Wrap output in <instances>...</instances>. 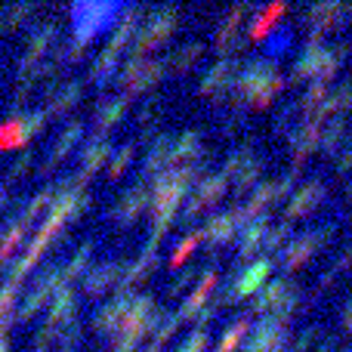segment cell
Instances as JSON below:
<instances>
[{
	"mask_svg": "<svg viewBox=\"0 0 352 352\" xmlns=\"http://www.w3.org/2000/svg\"><path fill=\"white\" fill-rule=\"evenodd\" d=\"M176 22H179V10H176V6H155L152 16H148V22L142 25V31H136L133 34V47H130L133 53L130 56L140 59L146 50L158 47V43L176 28Z\"/></svg>",
	"mask_w": 352,
	"mask_h": 352,
	"instance_id": "cell-1",
	"label": "cell"
},
{
	"mask_svg": "<svg viewBox=\"0 0 352 352\" xmlns=\"http://www.w3.org/2000/svg\"><path fill=\"white\" fill-rule=\"evenodd\" d=\"M124 12L121 3H90V0H78L72 6V19H74V37L80 41H93L99 28L111 22V19Z\"/></svg>",
	"mask_w": 352,
	"mask_h": 352,
	"instance_id": "cell-2",
	"label": "cell"
},
{
	"mask_svg": "<svg viewBox=\"0 0 352 352\" xmlns=\"http://www.w3.org/2000/svg\"><path fill=\"white\" fill-rule=\"evenodd\" d=\"M167 62L164 59H136V56H130L127 62H124L121 68V84H124V93H130L133 96L136 90H146V87H152L155 80L161 78V72H164Z\"/></svg>",
	"mask_w": 352,
	"mask_h": 352,
	"instance_id": "cell-3",
	"label": "cell"
},
{
	"mask_svg": "<svg viewBox=\"0 0 352 352\" xmlns=\"http://www.w3.org/2000/svg\"><path fill=\"white\" fill-rule=\"evenodd\" d=\"M278 74V68L272 65L269 59H254V62H248L244 65V72L235 78V93L241 99H254L256 93L263 90V87L269 84V80Z\"/></svg>",
	"mask_w": 352,
	"mask_h": 352,
	"instance_id": "cell-4",
	"label": "cell"
},
{
	"mask_svg": "<svg viewBox=\"0 0 352 352\" xmlns=\"http://www.w3.org/2000/svg\"><path fill=\"white\" fill-rule=\"evenodd\" d=\"M324 235H331V229H306L303 235H297L291 244L285 248V269H297L300 263L306 260V256L312 254V250L318 248V241H322Z\"/></svg>",
	"mask_w": 352,
	"mask_h": 352,
	"instance_id": "cell-5",
	"label": "cell"
},
{
	"mask_svg": "<svg viewBox=\"0 0 352 352\" xmlns=\"http://www.w3.org/2000/svg\"><path fill=\"white\" fill-rule=\"evenodd\" d=\"M235 68H238V62L229 59V56H223V59L213 62V65L204 72V78H201V90L204 93L229 90V87L235 84Z\"/></svg>",
	"mask_w": 352,
	"mask_h": 352,
	"instance_id": "cell-6",
	"label": "cell"
},
{
	"mask_svg": "<svg viewBox=\"0 0 352 352\" xmlns=\"http://www.w3.org/2000/svg\"><path fill=\"white\" fill-rule=\"evenodd\" d=\"M272 272V260L263 256V260H254L250 266H244L241 272H235V294L238 297H250L256 287L266 281V275Z\"/></svg>",
	"mask_w": 352,
	"mask_h": 352,
	"instance_id": "cell-7",
	"label": "cell"
},
{
	"mask_svg": "<svg viewBox=\"0 0 352 352\" xmlns=\"http://www.w3.org/2000/svg\"><path fill=\"white\" fill-rule=\"evenodd\" d=\"M80 136H84V124L78 121V118H72V121L62 127V133L53 140V146H50V158H47V164H43V170H53V164L59 158H65L68 155V148H74L80 142Z\"/></svg>",
	"mask_w": 352,
	"mask_h": 352,
	"instance_id": "cell-8",
	"label": "cell"
},
{
	"mask_svg": "<svg viewBox=\"0 0 352 352\" xmlns=\"http://www.w3.org/2000/svg\"><path fill=\"white\" fill-rule=\"evenodd\" d=\"M322 195H324V186H322V179H306L303 186L294 192V198H291V204H287V210H285V219H291V217H300V213H309L312 207L322 201Z\"/></svg>",
	"mask_w": 352,
	"mask_h": 352,
	"instance_id": "cell-9",
	"label": "cell"
},
{
	"mask_svg": "<svg viewBox=\"0 0 352 352\" xmlns=\"http://www.w3.org/2000/svg\"><path fill=\"white\" fill-rule=\"evenodd\" d=\"M158 263V248H146L140 254V260H133L121 275H118V294H130V287L136 285L140 278H146L148 269Z\"/></svg>",
	"mask_w": 352,
	"mask_h": 352,
	"instance_id": "cell-10",
	"label": "cell"
},
{
	"mask_svg": "<svg viewBox=\"0 0 352 352\" xmlns=\"http://www.w3.org/2000/svg\"><path fill=\"white\" fill-rule=\"evenodd\" d=\"M118 269H121V263H118V260H109V263L93 266L90 272H87V278H84L87 297H99V294H102L111 281H118Z\"/></svg>",
	"mask_w": 352,
	"mask_h": 352,
	"instance_id": "cell-11",
	"label": "cell"
},
{
	"mask_svg": "<svg viewBox=\"0 0 352 352\" xmlns=\"http://www.w3.org/2000/svg\"><path fill=\"white\" fill-rule=\"evenodd\" d=\"M213 285H217V269H204V278H201L198 287H195V291L188 294L186 300H182V306H179V312H176V316H179L182 322H186L188 316H195V312H198L201 306L207 303V294H210Z\"/></svg>",
	"mask_w": 352,
	"mask_h": 352,
	"instance_id": "cell-12",
	"label": "cell"
},
{
	"mask_svg": "<svg viewBox=\"0 0 352 352\" xmlns=\"http://www.w3.org/2000/svg\"><path fill=\"white\" fill-rule=\"evenodd\" d=\"M146 204H148V186L146 182H140V186L127 188V192L118 198V204H115V210L111 213H115L118 219H133Z\"/></svg>",
	"mask_w": 352,
	"mask_h": 352,
	"instance_id": "cell-13",
	"label": "cell"
},
{
	"mask_svg": "<svg viewBox=\"0 0 352 352\" xmlns=\"http://www.w3.org/2000/svg\"><path fill=\"white\" fill-rule=\"evenodd\" d=\"M74 306H78V294L72 291V285L59 287V291L53 294V300H50V318L47 324H59V322H68V318H74Z\"/></svg>",
	"mask_w": 352,
	"mask_h": 352,
	"instance_id": "cell-14",
	"label": "cell"
},
{
	"mask_svg": "<svg viewBox=\"0 0 352 352\" xmlns=\"http://www.w3.org/2000/svg\"><path fill=\"white\" fill-rule=\"evenodd\" d=\"M266 229H269V217H266V213H260V217H254L250 223H244L241 235H238V254H241V256L254 254V250L263 244Z\"/></svg>",
	"mask_w": 352,
	"mask_h": 352,
	"instance_id": "cell-15",
	"label": "cell"
},
{
	"mask_svg": "<svg viewBox=\"0 0 352 352\" xmlns=\"http://www.w3.org/2000/svg\"><path fill=\"white\" fill-rule=\"evenodd\" d=\"M142 10L146 6H130V10H124L121 12V22L115 25V31H111V41H109V50H115V53H121V47L130 41V37L136 34V22H140V16H142Z\"/></svg>",
	"mask_w": 352,
	"mask_h": 352,
	"instance_id": "cell-16",
	"label": "cell"
},
{
	"mask_svg": "<svg viewBox=\"0 0 352 352\" xmlns=\"http://www.w3.org/2000/svg\"><path fill=\"white\" fill-rule=\"evenodd\" d=\"M127 306H130V294H118L111 303H105L102 309L96 312V318H93V322H96V331H115L118 324H121Z\"/></svg>",
	"mask_w": 352,
	"mask_h": 352,
	"instance_id": "cell-17",
	"label": "cell"
},
{
	"mask_svg": "<svg viewBox=\"0 0 352 352\" xmlns=\"http://www.w3.org/2000/svg\"><path fill=\"white\" fill-rule=\"evenodd\" d=\"M170 146H173V140L167 133H161L158 140L152 142V148H148V155H146V164H142V179H148L155 173H161V167L170 161Z\"/></svg>",
	"mask_w": 352,
	"mask_h": 352,
	"instance_id": "cell-18",
	"label": "cell"
},
{
	"mask_svg": "<svg viewBox=\"0 0 352 352\" xmlns=\"http://www.w3.org/2000/svg\"><path fill=\"white\" fill-rule=\"evenodd\" d=\"M201 235H204L207 241H213V244H226L232 235H235V219H232V213L226 210V213L210 217L207 219V226L201 229Z\"/></svg>",
	"mask_w": 352,
	"mask_h": 352,
	"instance_id": "cell-19",
	"label": "cell"
},
{
	"mask_svg": "<svg viewBox=\"0 0 352 352\" xmlns=\"http://www.w3.org/2000/svg\"><path fill=\"white\" fill-rule=\"evenodd\" d=\"M127 105H130V93H118V96L105 99V102L99 105V111H96V127L99 130L111 127V124H115L118 118L127 111Z\"/></svg>",
	"mask_w": 352,
	"mask_h": 352,
	"instance_id": "cell-20",
	"label": "cell"
},
{
	"mask_svg": "<svg viewBox=\"0 0 352 352\" xmlns=\"http://www.w3.org/2000/svg\"><path fill=\"white\" fill-rule=\"evenodd\" d=\"M80 93H84V84H80V80H68V84H62L59 90L50 93V105L43 111H65V109H72V105L80 99Z\"/></svg>",
	"mask_w": 352,
	"mask_h": 352,
	"instance_id": "cell-21",
	"label": "cell"
},
{
	"mask_svg": "<svg viewBox=\"0 0 352 352\" xmlns=\"http://www.w3.org/2000/svg\"><path fill=\"white\" fill-rule=\"evenodd\" d=\"M226 188H229V176H223V173L204 176V182H201L198 192H195V201H198L201 207H207V204H213V201L223 198Z\"/></svg>",
	"mask_w": 352,
	"mask_h": 352,
	"instance_id": "cell-22",
	"label": "cell"
},
{
	"mask_svg": "<svg viewBox=\"0 0 352 352\" xmlns=\"http://www.w3.org/2000/svg\"><path fill=\"white\" fill-rule=\"evenodd\" d=\"M109 152H111V148H109V140H105L102 133H96V136H93V140L84 146V167H80V170H84V173H93L96 167H102L105 161H109Z\"/></svg>",
	"mask_w": 352,
	"mask_h": 352,
	"instance_id": "cell-23",
	"label": "cell"
},
{
	"mask_svg": "<svg viewBox=\"0 0 352 352\" xmlns=\"http://www.w3.org/2000/svg\"><path fill=\"white\" fill-rule=\"evenodd\" d=\"M322 43L318 41H309L306 43V50H303V56H300L297 62H294V78H309L312 72H316V62H318V56H322Z\"/></svg>",
	"mask_w": 352,
	"mask_h": 352,
	"instance_id": "cell-24",
	"label": "cell"
},
{
	"mask_svg": "<svg viewBox=\"0 0 352 352\" xmlns=\"http://www.w3.org/2000/svg\"><path fill=\"white\" fill-rule=\"evenodd\" d=\"M281 12H285V3H269L266 10H260L256 12L254 19H250V25H248V41L250 37H260V34H266V28H269V22H272L275 16H281Z\"/></svg>",
	"mask_w": 352,
	"mask_h": 352,
	"instance_id": "cell-25",
	"label": "cell"
},
{
	"mask_svg": "<svg viewBox=\"0 0 352 352\" xmlns=\"http://www.w3.org/2000/svg\"><path fill=\"white\" fill-rule=\"evenodd\" d=\"M248 328H250V316L235 318V322H232V328L226 331L223 337H219L217 352H235V349H238V343H241V337L248 334Z\"/></svg>",
	"mask_w": 352,
	"mask_h": 352,
	"instance_id": "cell-26",
	"label": "cell"
},
{
	"mask_svg": "<svg viewBox=\"0 0 352 352\" xmlns=\"http://www.w3.org/2000/svg\"><path fill=\"white\" fill-rule=\"evenodd\" d=\"M192 155H198V133L195 130H182L179 140H173V146H170V161L176 164V161L192 158Z\"/></svg>",
	"mask_w": 352,
	"mask_h": 352,
	"instance_id": "cell-27",
	"label": "cell"
},
{
	"mask_svg": "<svg viewBox=\"0 0 352 352\" xmlns=\"http://www.w3.org/2000/svg\"><path fill=\"white\" fill-rule=\"evenodd\" d=\"M22 238H25V229L22 226H16V223H12L6 232H0V266L16 254V248L22 244Z\"/></svg>",
	"mask_w": 352,
	"mask_h": 352,
	"instance_id": "cell-28",
	"label": "cell"
},
{
	"mask_svg": "<svg viewBox=\"0 0 352 352\" xmlns=\"http://www.w3.org/2000/svg\"><path fill=\"white\" fill-rule=\"evenodd\" d=\"M287 235H291V219H285V217H281L275 226L269 223L266 235H263V248H269V250H278L281 244L287 241Z\"/></svg>",
	"mask_w": 352,
	"mask_h": 352,
	"instance_id": "cell-29",
	"label": "cell"
},
{
	"mask_svg": "<svg viewBox=\"0 0 352 352\" xmlns=\"http://www.w3.org/2000/svg\"><path fill=\"white\" fill-rule=\"evenodd\" d=\"M260 170H263V161H260V158H250L248 164H244L241 170L235 173V192H238V195L248 192V188L254 186L256 179H260Z\"/></svg>",
	"mask_w": 352,
	"mask_h": 352,
	"instance_id": "cell-30",
	"label": "cell"
},
{
	"mask_svg": "<svg viewBox=\"0 0 352 352\" xmlns=\"http://www.w3.org/2000/svg\"><path fill=\"white\" fill-rule=\"evenodd\" d=\"M90 254H93V241H84L80 244V250L72 256V263L68 266H62V278H65V285L68 281H74L80 275V269L87 266V260H90Z\"/></svg>",
	"mask_w": 352,
	"mask_h": 352,
	"instance_id": "cell-31",
	"label": "cell"
},
{
	"mask_svg": "<svg viewBox=\"0 0 352 352\" xmlns=\"http://www.w3.org/2000/svg\"><path fill=\"white\" fill-rule=\"evenodd\" d=\"M115 62H118V53L115 50H99V56L96 59H93V68H90V74H93V80H99V84H102L105 78H109L111 74V68H115Z\"/></svg>",
	"mask_w": 352,
	"mask_h": 352,
	"instance_id": "cell-32",
	"label": "cell"
},
{
	"mask_svg": "<svg viewBox=\"0 0 352 352\" xmlns=\"http://www.w3.org/2000/svg\"><path fill=\"white\" fill-rule=\"evenodd\" d=\"M201 50H204V43H201V41H188V43H182V47H176L164 62H170V65H176V68H186L188 62L201 53Z\"/></svg>",
	"mask_w": 352,
	"mask_h": 352,
	"instance_id": "cell-33",
	"label": "cell"
},
{
	"mask_svg": "<svg viewBox=\"0 0 352 352\" xmlns=\"http://www.w3.org/2000/svg\"><path fill=\"white\" fill-rule=\"evenodd\" d=\"M19 146H22V130H19V115H12L0 124V148H19Z\"/></svg>",
	"mask_w": 352,
	"mask_h": 352,
	"instance_id": "cell-34",
	"label": "cell"
},
{
	"mask_svg": "<svg viewBox=\"0 0 352 352\" xmlns=\"http://www.w3.org/2000/svg\"><path fill=\"white\" fill-rule=\"evenodd\" d=\"M343 133H346V124H343V118H331L328 127L318 133V140H322V148H328V152H334V146L343 140Z\"/></svg>",
	"mask_w": 352,
	"mask_h": 352,
	"instance_id": "cell-35",
	"label": "cell"
},
{
	"mask_svg": "<svg viewBox=\"0 0 352 352\" xmlns=\"http://www.w3.org/2000/svg\"><path fill=\"white\" fill-rule=\"evenodd\" d=\"M34 12V6L31 3H12L6 6V10H0V28H16L19 22H22L25 16H31Z\"/></svg>",
	"mask_w": 352,
	"mask_h": 352,
	"instance_id": "cell-36",
	"label": "cell"
},
{
	"mask_svg": "<svg viewBox=\"0 0 352 352\" xmlns=\"http://www.w3.org/2000/svg\"><path fill=\"white\" fill-rule=\"evenodd\" d=\"M16 297H19V285L16 281H10L6 278V285L0 287V324H10L6 318H10V312H12V303H16Z\"/></svg>",
	"mask_w": 352,
	"mask_h": 352,
	"instance_id": "cell-37",
	"label": "cell"
},
{
	"mask_svg": "<svg viewBox=\"0 0 352 352\" xmlns=\"http://www.w3.org/2000/svg\"><path fill=\"white\" fill-rule=\"evenodd\" d=\"M43 118H47V111H43V109H34V111H28V115L19 118V130H22V146L31 140V133H37V130H41Z\"/></svg>",
	"mask_w": 352,
	"mask_h": 352,
	"instance_id": "cell-38",
	"label": "cell"
},
{
	"mask_svg": "<svg viewBox=\"0 0 352 352\" xmlns=\"http://www.w3.org/2000/svg\"><path fill=\"white\" fill-rule=\"evenodd\" d=\"M78 343H80V322L78 318H68L65 331H62V337H59V352H74Z\"/></svg>",
	"mask_w": 352,
	"mask_h": 352,
	"instance_id": "cell-39",
	"label": "cell"
},
{
	"mask_svg": "<svg viewBox=\"0 0 352 352\" xmlns=\"http://www.w3.org/2000/svg\"><path fill=\"white\" fill-rule=\"evenodd\" d=\"M328 96V84H324V80H316V84L309 87V90H306V96H303V109H306V115H312V111L318 109V105H322V99Z\"/></svg>",
	"mask_w": 352,
	"mask_h": 352,
	"instance_id": "cell-40",
	"label": "cell"
},
{
	"mask_svg": "<svg viewBox=\"0 0 352 352\" xmlns=\"http://www.w3.org/2000/svg\"><path fill=\"white\" fill-rule=\"evenodd\" d=\"M198 241H204V235H201V229H198V232H192V235H188V238H182V241L176 244L173 256H170V266H179V263L186 260L188 254H192V248H195V244H198Z\"/></svg>",
	"mask_w": 352,
	"mask_h": 352,
	"instance_id": "cell-41",
	"label": "cell"
},
{
	"mask_svg": "<svg viewBox=\"0 0 352 352\" xmlns=\"http://www.w3.org/2000/svg\"><path fill=\"white\" fill-rule=\"evenodd\" d=\"M130 161H133V142H124V146L115 152V158H111L109 173H111V176H121V173H124V167H127Z\"/></svg>",
	"mask_w": 352,
	"mask_h": 352,
	"instance_id": "cell-42",
	"label": "cell"
},
{
	"mask_svg": "<svg viewBox=\"0 0 352 352\" xmlns=\"http://www.w3.org/2000/svg\"><path fill=\"white\" fill-rule=\"evenodd\" d=\"M250 158H254V155H250V146H238L235 152L229 155V161H226V170H223V176H229V173H238V170H241L244 164H248Z\"/></svg>",
	"mask_w": 352,
	"mask_h": 352,
	"instance_id": "cell-43",
	"label": "cell"
},
{
	"mask_svg": "<svg viewBox=\"0 0 352 352\" xmlns=\"http://www.w3.org/2000/svg\"><path fill=\"white\" fill-rule=\"evenodd\" d=\"M281 87H285V78H281V74H275V78H272V80H269V84H266V87H263V90H260V93H256V96H254V99H250V102H256V105H266V102H269V99H272V96H275V93H281Z\"/></svg>",
	"mask_w": 352,
	"mask_h": 352,
	"instance_id": "cell-44",
	"label": "cell"
},
{
	"mask_svg": "<svg viewBox=\"0 0 352 352\" xmlns=\"http://www.w3.org/2000/svg\"><path fill=\"white\" fill-rule=\"evenodd\" d=\"M207 349V331H192L176 352H204Z\"/></svg>",
	"mask_w": 352,
	"mask_h": 352,
	"instance_id": "cell-45",
	"label": "cell"
},
{
	"mask_svg": "<svg viewBox=\"0 0 352 352\" xmlns=\"http://www.w3.org/2000/svg\"><path fill=\"white\" fill-rule=\"evenodd\" d=\"M41 306H43V297H41V294H37V291H28V294H25V300H22V306H19V318L34 316Z\"/></svg>",
	"mask_w": 352,
	"mask_h": 352,
	"instance_id": "cell-46",
	"label": "cell"
},
{
	"mask_svg": "<svg viewBox=\"0 0 352 352\" xmlns=\"http://www.w3.org/2000/svg\"><path fill=\"white\" fill-rule=\"evenodd\" d=\"M53 334H56V328L43 322L41 328H37V334H34V352H47L50 349V340H53Z\"/></svg>",
	"mask_w": 352,
	"mask_h": 352,
	"instance_id": "cell-47",
	"label": "cell"
},
{
	"mask_svg": "<svg viewBox=\"0 0 352 352\" xmlns=\"http://www.w3.org/2000/svg\"><path fill=\"white\" fill-rule=\"evenodd\" d=\"M213 316H217V306H213V303H204V306H201V309L195 312V324H198L195 331H204L207 324H210Z\"/></svg>",
	"mask_w": 352,
	"mask_h": 352,
	"instance_id": "cell-48",
	"label": "cell"
},
{
	"mask_svg": "<svg viewBox=\"0 0 352 352\" xmlns=\"http://www.w3.org/2000/svg\"><path fill=\"white\" fill-rule=\"evenodd\" d=\"M316 337H318V328L312 324V328H306L303 334L297 337V343H294V349H291V352H306V349L312 346V340H316Z\"/></svg>",
	"mask_w": 352,
	"mask_h": 352,
	"instance_id": "cell-49",
	"label": "cell"
},
{
	"mask_svg": "<svg viewBox=\"0 0 352 352\" xmlns=\"http://www.w3.org/2000/svg\"><path fill=\"white\" fill-rule=\"evenodd\" d=\"M287 41H291V31H287V28L275 31V34L269 37V50H285V47H287Z\"/></svg>",
	"mask_w": 352,
	"mask_h": 352,
	"instance_id": "cell-50",
	"label": "cell"
},
{
	"mask_svg": "<svg viewBox=\"0 0 352 352\" xmlns=\"http://www.w3.org/2000/svg\"><path fill=\"white\" fill-rule=\"evenodd\" d=\"M195 272H198V269H192V266H188V269H182V272H179V275H176V281H173V285H170V291L176 294V291H179V287H186V285H188V281H192V278H195Z\"/></svg>",
	"mask_w": 352,
	"mask_h": 352,
	"instance_id": "cell-51",
	"label": "cell"
},
{
	"mask_svg": "<svg viewBox=\"0 0 352 352\" xmlns=\"http://www.w3.org/2000/svg\"><path fill=\"white\" fill-rule=\"evenodd\" d=\"M28 164H31V152H22V155H19L16 164L10 167V173H12V176H22V173H25V167H28Z\"/></svg>",
	"mask_w": 352,
	"mask_h": 352,
	"instance_id": "cell-52",
	"label": "cell"
},
{
	"mask_svg": "<svg viewBox=\"0 0 352 352\" xmlns=\"http://www.w3.org/2000/svg\"><path fill=\"white\" fill-rule=\"evenodd\" d=\"M10 204V188H6V182H0V207Z\"/></svg>",
	"mask_w": 352,
	"mask_h": 352,
	"instance_id": "cell-53",
	"label": "cell"
},
{
	"mask_svg": "<svg viewBox=\"0 0 352 352\" xmlns=\"http://www.w3.org/2000/svg\"><path fill=\"white\" fill-rule=\"evenodd\" d=\"M318 352H334V343H322V349Z\"/></svg>",
	"mask_w": 352,
	"mask_h": 352,
	"instance_id": "cell-54",
	"label": "cell"
},
{
	"mask_svg": "<svg viewBox=\"0 0 352 352\" xmlns=\"http://www.w3.org/2000/svg\"><path fill=\"white\" fill-rule=\"evenodd\" d=\"M0 352H10V346H6V340H0Z\"/></svg>",
	"mask_w": 352,
	"mask_h": 352,
	"instance_id": "cell-55",
	"label": "cell"
},
{
	"mask_svg": "<svg viewBox=\"0 0 352 352\" xmlns=\"http://www.w3.org/2000/svg\"><path fill=\"white\" fill-rule=\"evenodd\" d=\"M343 352H349V349H343Z\"/></svg>",
	"mask_w": 352,
	"mask_h": 352,
	"instance_id": "cell-56",
	"label": "cell"
}]
</instances>
